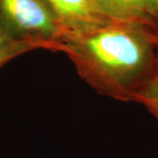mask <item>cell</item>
<instances>
[{
	"instance_id": "cell-2",
	"label": "cell",
	"mask_w": 158,
	"mask_h": 158,
	"mask_svg": "<svg viewBox=\"0 0 158 158\" xmlns=\"http://www.w3.org/2000/svg\"><path fill=\"white\" fill-rule=\"evenodd\" d=\"M0 17L15 35L58 50L66 31L44 0H0Z\"/></svg>"
},
{
	"instance_id": "cell-7",
	"label": "cell",
	"mask_w": 158,
	"mask_h": 158,
	"mask_svg": "<svg viewBox=\"0 0 158 158\" xmlns=\"http://www.w3.org/2000/svg\"><path fill=\"white\" fill-rule=\"evenodd\" d=\"M151 5V7H152V10L154 12V15H155V17L157 18L158 20V0H148Z\"/></svg>"
},
{
	"instance_id": "cell-8",
	"label": "cell",
	"mask_w": 158,
	"mask_h": 158,
	"mask_svg": "<svg viewBox=\"0 0 158 158\" xmlns=\"http://www.w3.org/2000/svg\"><path fill=\"white\" fill-rule=\"evenodd\" d=\"M157 48H158V34H157Z\"/></svg>"
},
{
	"instance_id": "cell-3",
	"label": "cell",
	"mask_w": 158,
	"mask_h": 158,
	"mask_svg": "<svg viewBox=\"0 0 158 158\" xmlns=\"http://www.w3.org/2000/svg\"><path fill=\"white\" fill-rule=\"evenodd\" d=\"M55 11L66 35L93 29L110 22L94 0H44ZM65 35V36H66ZM64 36V37H65Z\"/></svg>"
},
{
	"instance_id": "cell-4",
	"label": "cell",
	"mask_w": 158,
	"mask_h": 158,
	"mask_svg": "<svg viewBox=\"0 0 158 158\" xmlns=\"http://www.w3.org/2000/svg\"><path fill=\"white\" fill-rule=\"evenodd\" d=\"M110 21L127 22L157 27L158 20L148 0H94Z\"/></svg>"
},
{
	"instance_id": "cell-6",
	"label": "cell",
	"mask_w": 158,
	"mask_h": 158,
	"mask_svg": "<svg viewBox=\"0 0 158 158\" xmlns=\"http://www.w3.org/2000/svg\"><path fill=\"white\" fill-rule=\"evenodd\" d=\"M135 102L143 104L158 119V69L135 97Z\"/></svg>"
},
{
	"instance_id": "cell-5",
	"label": "cell",
	"mask_w": 158,
	"mask_h": 158,
	"mask_svg": "<svg viewBox=\"0 0 158 158\" xmlns=\"http://www.w3.org/2000/svg\"><path fill=\"white\" fill-rule=\"evenodd\" d=\"M38 48L43 46L36 41L15 35L0 17V68L12 59Z\"/></svg>"
},
{
	"instance_id": "cell-1",
	"label": "cell",
	"mask_w": 158,
	"mask_h": 158,
	"mask_svg": "<svg viewBox=\"0 0 158 158\" xmlns=\"http://www.w3.org/2000/svg\"><path fill=\"white\" fill-rule=\"evenodd\" d=\"M138 23L110 21L61 40L58 52L73 62L77 72L100 94L135 101L158 69L157 34Z\"/></svg>"
}]
</instances>
